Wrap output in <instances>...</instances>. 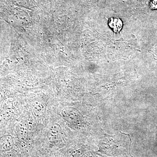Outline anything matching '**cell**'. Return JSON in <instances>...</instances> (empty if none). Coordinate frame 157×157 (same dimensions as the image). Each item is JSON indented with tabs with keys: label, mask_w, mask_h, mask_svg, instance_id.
I'll list each match as a JSON object with an SVG mask.
<instances>
[{
	"label": "cell",
	"mask_w": 157,
	"mask_h": 157,
	"mask_svg": "<svg viewBox=\"0 0 157 157\" xmlns=\"http://www.w3.org/2000/svg\"><path fill=\"white\" fill-rule=\"evenodd\" d=\"M108 26L115 33H118L122 29L123 23L122 21L117 17H111L108 21Z\"/></svg>",
	"instance_id": "obj_1"
},
{
	"label": "cell",
	"mask_w": 157,
	"mask_h": 157,
	"mask_svg": "<svg viewBox=\"0 0 157 157\" xmlns=\"http://www.w3.org/2000/svg\"><path fill=\"white\" fill-rule=\"evenodd\" d=\"M49 140H55L59 138L61 134V128L59 124L54 123L49 128L48 132Z\"/></svg>",
	"instance_id": "obj_2"
},
{
	"label": "cell",
	"mask_w": 157,
	"mask_h": 157,
	"mask_svg": "<svg viewBox=\"0 0 157 157\" xmlns=\"http://www.w3.org/2000/svg\"><path fill=\"white\" fill-rule=\"evenodd\" d=\"M33 109L36 115H42L45 111V106L42 102L39 101H36L33 104Z\"/></svg>",
	"instance_id": "obj_3"
},
{
	"label": "cell",
	"mask_w": 157,
	"mask_h": 157,
	"mask_svg": "<svg viewBox=\"0 0 157 157\" xmlns=\"http://www.w3.org/2000/svg\"><path fill=\"white\" fill-rule=\"evenodd\" d=\"M151 8L152 9H157V0H153L151 4Z\"/></svg>",
	"instance_id": "obj_4"
}]
</instances>
